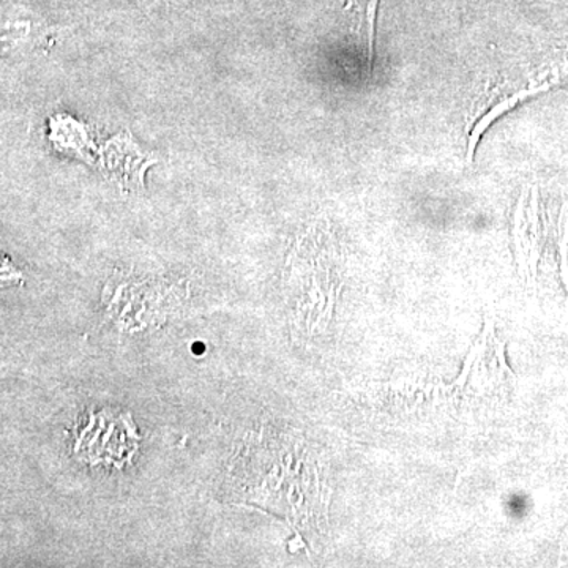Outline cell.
<instances>
[{"label": "cell", "instance_id": "cell-1", "mask_svg": "<svg viewBox=\"0 0 568 568\" xmlns=\"http://www.w3.org/2000/svg\"><path fill=\"white\" fill-rule=\"evenodd\" d=\"M549 88H551V84L547 82V84L538 85V88L514 93V95H510L508 99L503 100V102L497 103L491 111L487 112V114L480 119V122L474 126L473 132H470L469 142H467V162H473L474 153H476L477 144L478 141H480L481 134L485 133V130H488V126L491 125V123L495 122L497 118L506 114L507 111H510L511 108L517 106L519 102L528 99V97L536 95L538 92L548 91Z\"/></svg>", "mask_w": 568, "mask_h": 568}, {"label": "cell", "instance_id": "cell-2", "mask_svg": "<svg viewBox=\"0 0 568 568\" xmlns=\"http://www.w3.org/2000/svg\"><path fill=\"white\" fill-rule=\"evenodd\" d=\"M379 0H368L366 6V33H368V65H372L375 58L376 14Z\"/></svg>", "mask_w": 568, "mask_h": 568}]
</instances>
